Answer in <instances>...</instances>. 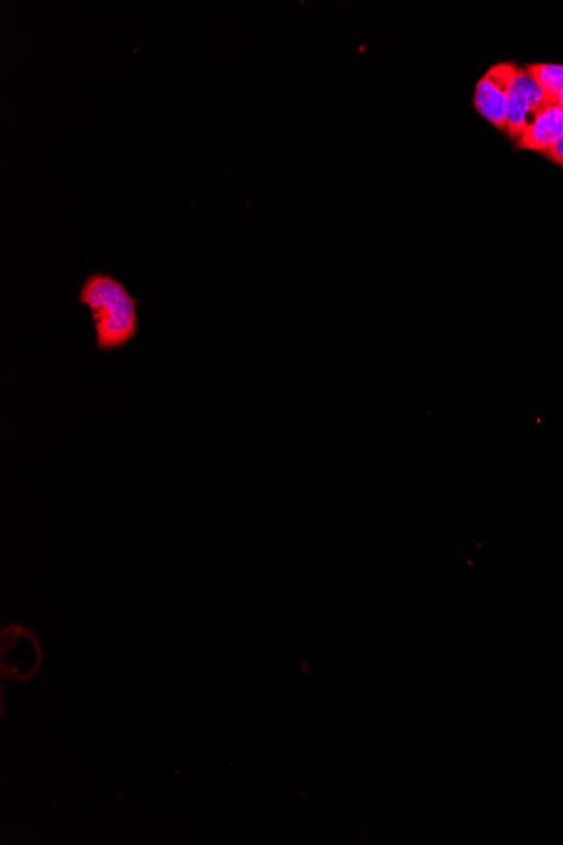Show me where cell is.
<instances>
[{"label":"cell","instance_id":"cell-1","mask_svg":"<svg viewBox=\"0 0 563 845\" xmlns=\"http://www.w3.org/2000/svg\"><path fill=\"white\" fill-rule=\"evenodd\" d=\"M76 303L90 311L98 351L122 350L137 338L139 299L120 278L107 272H91L85 277Z\"/></svg>","mask_w":563,"mask_h":845},{"label":"cell","instance_id":"cell-2","mask_svg":"<svg viewBox=\"0 0 563 845\" xmlns=\"http://www.w3.org/2000/svg\"><path fill=\"white\" fill-rule=\"evenodd\" d=\"M520 66L503 62L493 65L481 76L474 91V107L489 123L506 132L508 122L509 90Z\"/></svg>","mask_w":563,"mask_h":845},{"label":"cell","instance_id":"cell-3","mask_svg":"<svg viewBox=\"0 0 563 845\" xmlns=\"http://www.w3.org/2000/svg\"><path fill=\"white\" fill-rule=\"evenodd\" d=\"M552 106L543 88L525 68H518L509 90L508 122L506 134L518 141L543 109Z\"/></svg>","mask_w":563,"mask_h":845},{"label":"cell","instance_id":"cell-4","mask_svg":"<svg viewBox=\"0 0 563 845\" xmlns=\"http://www.w3.org/2000/svg\"><path fill=\"white\" fill-rule=\"evenodd\" d=\"M563 135V107L549 106L533 120L527 132L517 141L520 149L547 152Z\"/></svg>","mask_w":563,"mask_h":845},{"label":"cell","instance_id":"cell-5","mask_svg":"<svg viewBox=\"0 0 563 845\" xmlns=\"http://www.w3.org/2000/svg\"><path fill=\"white\" fill-rule=\"evenodd\" d=\"M533 76L537 84L543 88L550 103L563 107V65H549V63H531L525 66Z\"/></svg>","mask_w":563,"mask_h":845},{"label":"cell","instance_id":"cell-6","mask_svg":"<svg viewBox=\"0 0 563 845\" xmlns=\"http://www.w3.org/2000/svg\"><path fill=\"white\" fill-rule=\"evenodd\" d=\"M543 154H545L547 160H550L552 163L559 164L560 167H563V135L560 138V141L553 145L552 149L543 152Z\"/></svg>","mask_w":563,"mask_h":845}]
</instances>
